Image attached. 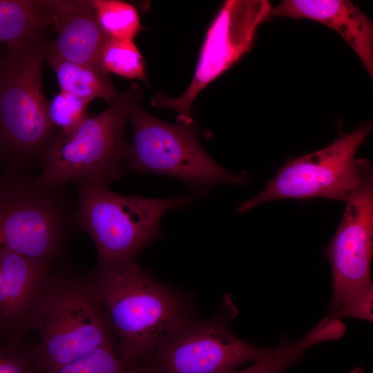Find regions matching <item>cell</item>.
<instances>
[{"instance_id":"6da1fadb","label":"cell","mask_w":373,"mask_h":373,"mask_svg":"<svg viewBox=\"0 0 373 373\" xmlns=\"http://www.w3.org/2000/svg\"><path fill=\"white\" fill-rule=\"evenodd\" d=\"M83 278L106 316L118 354L134 369L175 325L196 314L191 295L159 281L135 259L96 265Z\"/></svg>"},{"instance_id":"7a4b0ae2","label":"cell","mask_w":373,"mask_h":373,"mask_svg":"<svg viewBox=\"0 0 373 373\" xmlns=\"http://www.w3.org/2000/svg\"><path fill=\"white\" fill-rule=\"evenodd\" d=\"M48 42L42 33L8 46L0 69V160L23 171L41 162L57 131L48 115L42 68Z\"/></svg>"},{"instance_id":"3957f363","label":"cell","mask_w":373,"mask_h":373,"mask_svg":"<svg viewBox=\"0 0 373 373\" xmlns=\"http://www.w3.org/2000/svg\"><path fill=\"white\" fill-rule=\"evenodd\" d=\"M77 202L73 223L93 240L97 266L135 260L144 248L159 238L160 221L174 208H184L191 195L168 198L122 195L108 186L88 182L75 184Z\"/></svg>"},{"instance_id":"277c9868","label":"cell","mask_w":373,"mask_h":373,"mask_svg":"<svg viewBox=\"0 0 373 373\" xmlns=\"http://www.w3.org/2000/svg\"><path fill=\"white\" fill-rule=\"evenodd\" d=\"M141 97L133 83L114 103L88 116L72 133H57L44 155L38 178L58 187L79 182L108 186L119 180L126 172L129 147L125 135L128 111Z\"/></svg>"},{"instance_id":"5b68a950","label":"cell","mask_w":373,"mask_h":373,"mask_svg":"<svg viewBox=\"0 0 373 373\" xmlns=\"http://www.w3.org/2000/svg\"><path fill=\"white\" fill-rule=\"evenodd\" d=\"M64 191L21 171L0 174V248L52 262L63 256L75 228Z\"/></svg>"},{"instance_id":"8992f818","label":"cell","mask_w":373,"mask_h":373,"mask_svg":"<svg viewBox=\"0 0 373 373\" xmlns=\"http://www.w3.org/2000/svg\"><path fill=\"white\" fill-rule=\"evenodd\" d=\"M128 119L133 140L124 162L126 171L172 176L202 194L216 184L238 186L249 180L246 174L231 172L209 155L193 123L164 122L145 111L139 100L130 107Z\"/></svg>"},{"instance_id":"52a82bcc","label":"cell","mask_w":373,"mask_h":373,"mask_svg":"<svg viewBox=\"0 0 373 373\" xmlns=\"http://www.w3.org/2000/svg\"><path fill=\"white\" fill-rule=\"evenodd\" d=\"M338 227L325 249L332 274L329 316L372 321L373 172L364 159L361 180L345 202Z\"/></svg>"},{"instance_id":"ba28073f","label":"cell","mask_w":373,"mask_h":373,"mask_svg":"<svg viewBox=\"0 0 373 373\" xmlns=\"http://www.w3.org/2000/svg\"><path fill=\"white\" fill-rule=\"evenodd\" d=\"M237 309L225 294L216 314L182 320L161 339L137 373H230L261 358L269 348L245 341L230 328Z\"/></svg>"},{"instance_id":"9c48e42d","label":"cell","mask_w":373,"mask_h":373,"mask_svg":"<svg viewBox=\"0 0 373 373\" xmlns=\"http://www.w3.org/2000/svg\"><path fill=\"white\" fill-rule=\"evenodd\" d=\"M37 331L34 350L44 373L115 345L106 316L83 277L68 273H57Z\"/></svg>"},{"instance_id":"30bf717a","label":"cell","mask_w":373,"mask_h":373,"mask_svg":"<svg viewBox=\"0 0 373 373\" xmlns=\"http://www.w3.org/2000/svg\"><path fill=\"white\" fill-rule=\"evenodd\" d=\"M372 127L363 124L319 151L288 162L258 195L238 206V213L280 199L324 198L345 202L361 182L364 159L355 155Z\"/></svg>"},{"instance_id":"8fae6325","label":"cell","mask_w":373,"mask_h":373,"mask_svg":"<svg viewBox=\"0 0 373 373\" xmlns=\"http://www.w3.org/2000/svg\"><path fill=\"white\" fill-rule=\"evenodd\" d=\"M271 7L267 0L226 1L207 32L193 77L186 90L176 97L157 93L152 104L176 111L180 123L192 124L194 99L250 50L258 27L269 19Z\"/></svg>"},{"instance_id":"7c38bea8","label":"cell","mask_w":373,"mask_h":373,"mask_svg":"<svg viewBox=\"0 0 373 373\" xmlns=\"http://www.w3.org/2000/svg\"><path fill=\"white\" fill-rule=\"evenodd\" d=\"M57 272L52 262L0 248V325L6 343L37 331Z\"/></svg>"},{"instance_id":"4fadbf2b","label":"cell","mask_w":373,"mask_h":373,"mask_svg":"<svg viewBox=\"0 0 373 373\" xmlns=\"http://www.w3.org/2000/svg\"><path fill=\"white\" fill-rule=\"evenodd\" d=\"M54 39L47 50L66 60L103 69L100 55L107 35L90 0H47ZM104 70V69H103Z\"/></svg>"},{"instance_id":"5bb4252c","label":"cell","mask_w":373,"mask_h":373,"mask_svg":"<svg viewBox=\"0 0 373 373\" xmlns=\"http://www.w3.org/2000/svg\"><path fill=\"white\" fill-rule=\"evenodd\" d=\"M278 17L307 19L333 29L352 48L372 77V22L352 1L284 0L271 8L269 19Z\"/></svg>"},{"instance_id":"9a60e30c","label":"cell","mask_w":373,"mask_h":373,"mask_svg":"<svg viewBox=\"0 0 373 373\" xmlns=\"http://www.w3.org/2000/svg\"><path fill=\"white\" fill-rule=\"evenodd\" d=\"M46 59L52 66L61 90L88 102L102 99L111 105L117 99L119 94L109 73L104 70L66 60L48 50Z\"/></svg>"},{"instance_id":"2e32d148","label":"cell","mask_w":373,"mask_h":373,"mask_svg":"<svg viewBox=\"0 0 373 373\" xmlns=\"http://www.w3.org/2000/svg\"><path fill=\"white\" fill-rule=\"evenodd\" d=\"M50 26L47 0H0V46H13Z\"/></svg>"},{"instance_id":"e0dca14e","label":"cell","mask_w":373,"mask_h":373,"mask_svg":"<svg viewBox=\"0 0 373 373\" xmlns=\"http://www.w3.org/2000/svg\"><path fill=\"white\" fill-rule=\"evenodd\" d=\"M327 339L325 330L316 325L298 340L292 341L283 336L280 341L275 347L269 348L261 358L242 370L230 373H285L289 367L298 364L309 348Z\"/></svg>"},{"instance_id":"ac0fdd59","label":"cell","mask_w":373,"mask_h":373,"mask_svg":"<svg viewBox=\"0 0 373 373\" xmlns=\"http://www.w3.org/2000/svg\"><path fill=\"white\" fill-rule=\"evenodd\" d=\"M99 25L111 38L133 40L142 30L136 8L118 0H90Z\"/></svg>"},{"instance_id":"d6986e66","label":"cell","mask_w":373,"mask_h":373,"mask_svg":"<svg viewBox=\"0 0 373 373\" xmlns=\"http://www.w3.org/2000/svg\"><path fill=\"white\" fill-rule=\"evenodd\" d=\"M100 65L108 73L146 81L143 57L133 40L107 37L101 52Z\"/></svg>"},{"instance_id":"ffe728a7","label":"cell","mask_w":373,"mask_h":373,"mask_svg":"<svg viewBox=\"0 0 373 373\" xmlns=\"http://www.w3.org/2000/svg\"><path fill=\"white\" fill-rule=\"evenodd\" d=\"M49 373H137L118 354L115 345L101 347Z\"/></svg>"},{"instance_id":"44dd1931","label":"cell","mask_w":373,"mask_h":373,"mask_svg":"<svg viewBox=\"0 0 373 373\" xmlns=\"http://www.w3.org/2000/svg\"><path fill=\"white\" fill-rule=\"evenodd\" d=\"M90 102L61 90L48 102V115L57 133L66 135L74 131L89 115Z\"/></svg>"},{"instance_id":"7402d4cb","label":"cell","mask_w":373,"mask_h":373,"mask_svg":"<svg viewBox=\"0 0 373 373\" xmlns=\"http://www.w3.org/2000/svg\"><path fill=\"white\" fill-rule=\"evenodd\" d=\"M34 345L22 342L6 343L0 347V373H44Z\"/></svg>"},{"instance_id":"603a6c76","label":"cell","mask_w":373,"mask_h":373,"mask_svg":"<svg viewBox=\"0 0 373 373\" xmlns=\"http://www.w3.org/2000/svg\"><path fill=\"white\" fill-rule=\"evenodd\" d=\"M2 60H3V57H1L0 55V69H1V64H2Z\"/></svg>"},{"instance_id":"cb8c5ba5","label":"cell","mask_w":373,"mask_h":373,"mask_svg":"<svg viewBox=\"0 0 373 373\" xmlns=\"http://www.w3.org/2000/svg\"><path fill=\"white\" fill-rule=\"evenodd\" d=\"M0 331H1V325H0Z\"/></svg>"}]
</instances>
